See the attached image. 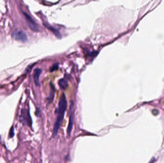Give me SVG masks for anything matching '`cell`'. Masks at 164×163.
Masks as SVG:
<instances>
[{
    "mask_svg": "<svg viewBox=\"0 0 164 163\" xmlns=\"http://www.w3.org/2000/svg\"><path fill=\"white\" fill-rule=\"evenodd\" d=\"M67 102L64 93H62L60 97L58 108L57 109V118L55 123L52 133V137H54L57 134L60 128L62 123V122L67 109Z\"/></svg>",
    "mask_w": 164,
    "mask_h": 163,
    "instance_id": "obj_1",
    "label": "cell"
},
{
    "mask_svg": "<svg viewBox=\"0 0 164 163\" xmlns=\"http://www.w3.org/2000/svg\"><path fill=\"white\" fill-rule=\"evenodd\" d=\"M20 121L24 124H26L30 127L32 126V121L29 110L26 109H23L22 110L20 118Z\"/></svg>",
    "mask_w": 164,
    "mask_h": 163,
    "instance_id": "obj_2",
    "label": "cell"
},
{
    "mask_svg": "<svg viewBox=\"0 0 164 163\" xmlns=\"http://www.w3.org/2000/svg\"><path fill=\"white\" fill-rule=\"evenodd\" d=\"M74 102L73 100L71 101L70 106V116H69V122L67 128V134L70 136L71 134V132L73 129L74 120Z\"/></svg>",
    "mask_w": 164,
    "mask_h": 163,
    "instance_id": "obj_3",
    "label": "cell"
},
{
    "mask_svg": "<svg viewBox=\"0 0 164 163\" xmlns=\"http://www.w3.org/2000/svg\"><path fill=\"white\" fill-rule=\"evenodd\" d=\"M15 39L18 41L25 42L27 41V37L26 33L23 31H18L13 34Z\"/></svg>",
    "mask_w": 164,
    "mask_h": 163,
    "instance_id": "obj_4",
    "label": "cell"
},
{
    "mask_svg": "<svg viewBox=\"0 0 164 163\" xmlns=\"http://www.w3.org/2000/svg\"><path fill=\"white\" fill-rule=\"evenodd\" d=\"M41 73H42V70L40 68H37L34 70V72L33 74V78L35 85L37 86H39L40 85V77Z\"/></svg>",
    "mask_w": 164,
    "mask_h": 163,
    "instance_id": "obj_5",
    "label": "cell"
},
{
    "mask_svg": "<svg viewBox=\"0 0 164 163\" xmlns=\"http://www.w3.org/2000/svg\"><path fill=\"white\" fill-rule=\"evenodd\" d=\"M25 15V17L26 18V20H27L28 23V25L30 27V28H31V30H32L33 31H37L38 30V26L36 24V23L34 21L33 19L29 16L28 15H27L26 14H24Z\"/></svg>",
    "mask_w": 164,
    "mask_h": 163,
    "instance_id": "obj_6",
    "label": "cell"
},
{
    "mask_svg": "<svg viewBox=\"0 0 164 163\" xmlns=\"http://www.w3.org/2000/svg\"><path fill=\"white\" fill-rule=\"evenodd\" d=\"M58 84L61 89L63 90H65L68 86V82L65 79H60L59 81Z\"/></svg>",
    "mask_w": 164,
    "mask_h": 163,
    "instance_id": "obj_7",
    "label": "cell"
},
{
    "mask_svg": "<svg viewBox=\"0 0 164 163\" xmlns=\"http://www.w3.org/2000/svg\"><path fill=\"white\" fill-rule=\"evenodd\" d=\"M43 24L48 29H49L50 31H51V32H52V33H53L55 34V35H56V36L58 38H61L62 37V36H61L60 33H59L58 32V31L55 28L51 26L47 23H44Z\"/></svg>",
    "mask_w": 164,
    "mask_h": 163,
    "instance_id": "obj_8",
    "label": "cell"
},
{
    "mask_svg": "<svg viewBox=\"0 0 164 163\" xmlns=\"http://www.w3.org/2000/svg\"><path fill=\"white\" fill-rule=\"evenodd\" d=\"M55 89L53 86H51V91L49 94V96L47 98L48 101L49 103L52 102V100H53L55 95Z\"/></svg>",
    "mask_w": 164,
    "mask_h": 163,
    "instance_id": "obj_9",
    "label": "cell"
},
{
    "mask_svg": "<svg viewBox=\"0 0 164 163\" xmlns=\"http://www.w3.org/2000/svg\"><path fill=\"white\" fill-rule=\"evenodd\" d=\"M59 68V64H55L52 65L50 68V72H53L56 70H57Z\"/></svg>",
    "mask_w": 164,
    "mask_h": 163,
    "instance_id": "obj_10",
    "label": "cell"
},
{
    "mask_svg": "<svg viewBox=\"0 0 164 163\" xmlns=\"http://www.w3.org/2000/svg\"><path fill=\"white\" fill-rule=\"evenodd\" d=\"M15 135L14 133V126H12L11 128V129L9 131V137L10 138H13Z\"/></svg>",
    "mask_w": 164,
    "mask_h": 163,
    "instance_id": "obj_11",
    "label": "cell"
},
{
    "mask_svg": "<svg viewBox=\"0 0 164 163\" xmlns=\"http://www.w3.org/2000/svg\"><path fill=\"white\" fill-rule=\"evenodd\" d=\"M152 112H153V114L155 115H156L159 114V111L158 110H154Z\"/></svg>",
    "mask_w": 164,
    "mask_h": 163,
    "instance_id": "obj_12",
    "label": "cell"
}]
</instances>
